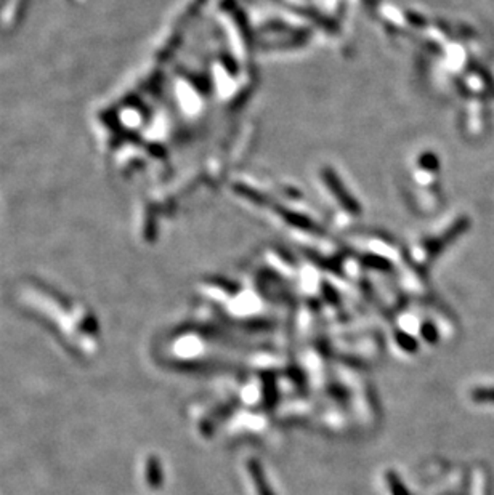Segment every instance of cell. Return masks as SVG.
Here are the masks:
<instances>
[{"label": "cell", "mask_w": 494, "mask_h": 495, "mask_svg": "<svg viewBox=\"0 0 494 495\" xmlns=\"http://www.w3.org/2000/svg\"><path fill=\"white\" fill-rule=\"evenodd\" d=\"M387 481H388L390 491H392L393 495H410V494H407L406 489L401 486L398 476H396L393 471H388V473H387Z\"/></svg>", "instance_id": "obj_2"}, {"label": "cell", "mask_w": 494, "mask_h": 495, "mask_svg": "<svg viewBox=\"0 0 494 495\" xmlns=\"http://www.w3.org/2000/svg\"><path fill=\"white\" fill-rule=\"evenodd\" d=\"M396 340H398L400 347L403 348L405 351H407V353H412V351L417 349V343H416L414 338L406 335V333H398V335H396Z\"/></svg>", "instance_id": "obj_3"}, {"label": "cell", "mask_w": 494, "mask_h": 495, "mask_svg": "<svg viewBox=\"0 0 494 495\" xmlns=\"http://www.w3.org/2000/svg\"><path fill=\"white\" fill-rule=\"evenodd\" d=\"M247 470H249V473H251L252 482L255 484L257 495H274L272 489H270V486H268L265 475H263V468L260 466V463L257 462V460H254V458L249 460V462H247Z\"/></svg>", "instance_id": "obj_1"}]
</instances>
